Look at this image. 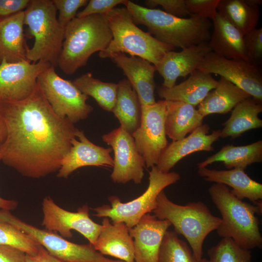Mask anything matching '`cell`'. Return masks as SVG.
<instances>
[{
	"mask_svg": "<svg viewBox=\"0 0 262 262\" xmlns=\"http://www.w3.org/2000/svg\"><path fill=\"white\" fill-rule=\"evenodd\" d=\"M241 168L215 170L206 167L198 168V175L206 181L228 185L239 198L253 202L262 199V184L252 180Z\"/></svg>",
	"mask_w": 262,
	"mask_h": 262,
	"instance_id": "603a6c76",
	"label": "cell"
},
{
	"mask_svg": "<svg viewBox=\"0 0 262 262\" xmlns=\"http://www.w3.org/2000/svg\"><path fill=\"white\" fill-rule=\"evenodd\" d=\"M210 130L208 124H202L184 138L168 143L155 165L157 169L167 173L188 155L201 151H213V144L220 138L221 130L213 131L209 134Z\"/></svg>",
	"mask_w": 262,
	"mask_h": 262,
	"instance_id": "e0dca14e",
	"label": "cell"
},
{
	"mask_svg": "<svg viewBox=\"0 0 262 262\" xmlns=\"http://www.w3.org/2000/svg\"><path fill=\"white\" fill-rule=\"evenodd\" d=\"M24 11L0 20V63L26 61Z\"/></svg>",
	"mask_w": 262,
	"mask_h": 262,
	"instance_id": "d4e9b609",
	"label": "cell"
},
{
	"mask_svg": "<svg viewBox=\"0 0 262 262\" xmlns=\"http://www.w3.org/2000/svg\"><path fill=\"white\" fill-rule=\"evenodd\" d=\"M0 115L7 131L0 162L32 178L58 171L77 128L53 112L38 82L28 98L0 101Z\"/></svg>",
	"mask_w": 262,
	"mask_h": 262,
	"instance_id": "6da1fadb",
	"label": "cell"
},
{
	"mask_svg": "<svg viewBox=\"0 0 262 262\" xmlns=\"http://www.w3.org/2000/svg\"><path fill=\"white\" fill-rule=\"evenodd\" d=\"M212 51L208 42L192 46L180 51L167 52L155 66L156 71L162 77V86L171 88L179 77H185L197 70L205 56Z\"/></svg>",
	"mask_w": 262,
	"mask_h": 262,
	"instance_id": "d6986e66",
	"label": "cell"
},
{
	"mask_svg": "<svg viewBox=\"0 0 262 262\" xmlns=\"http://www.w3.org/2000/svg\"><path fill=\"white\" fill-rule=\"evenodd\" d=\"M213 202L221 215L218 235L230 238L244 248L251 250L262 246L259 221L255 214H262V200L255 205L244 202L224 184L215 183L209 188Z\"/></svg>",
	"mask_w": 262,
	"mask_h": 262,
	"instance_id": "3957f363",
	"label": "cell"
},
{
	"mask_svg": "<svg viewBox=\"0 0 262 262\" xmlns=\"http://www.w3.org/2000/svg\"><path fill=\"white\" fill-rule=\"evenodd\" d=\"M105 17L113 38L107 47L99 52L101 58H109L115 53H128L155 66L167 52L174 49L139 28L125 7L114 8Z\"/></svg>",
	"mask_w": 262,
	"mask_h": 262,
	"instance_id": "8992f818",
	"label": "cell"
},
{
	"mask_svg": "<svg viewBox=\"0 0 262 262\" xmlns=\"http://www.w3.org/2000/svg\"><path fill=\"white\" fill-rule=\"evenodd\" d=\"M157 262H198L191 248L175 231L167 230L160 246Z\"/></svg>",
	"mask_w": 262,
	"mask_h": 262,
	"instance_id": "d6a6232c",
	"label": "cell"
},
{
	"mask_svg": "<svg viewBox=\"0 0 262 262\" xmlns=\"http://www.w3.org/2000/svg\"><path fill=\"white\" fill-rule=\"evenodd\" d=\"M129 228L123 222L113 224L104 217L95 249L103 255H109L125 262H134L133 238Z\"/></svg>",
	"mask_w": 262,
	"mask_h": 262,
	"instance_id": "44dd1931",
	"label": "cell"
},
{
	"mask_svg": "<svg viewBox=\"0 0 262 262\" xmlns=\"http://www.w3.org/2000/svg\"><path fill=\"white\" fill-rule=\"evenodd\" d=\"M220 0H185L188 10L191 15L213 20L217 13Z\"/></svg>",
	"mask_w": 262,
	"mask_h": 262,
	"instance_id": "74e56055",
	"label": "cell"
},
{
	"mask_svg": "<svg viewBox=\"0 0 262 262\" xmlns=\"http://www.w3.org/2000/svg\"><path fill=\"white\" fill-rule=\"evenodd\" d=\"M0 244L15 247L30 255L35 254L41 246L19 229L0 220Z\"/></svg>",
	"mask_w": 262,
	"mask_h": 262,
	"instance_id": "e575fe53",
	"label": "cell"
},
{
	"mask_svg": "<svg viewBox=\"0 0 262 262\" xmlns=\"http://www.w3.org/2000/svg\"><path fill=\"white\" fill-rule=\"evenodd\" d=\"M117 84L116 99L112 112L120 126L132 135L140 124L141 105L136 92L127 79H122Z\"/></svg>",
	"mask_w": 262,
	"mask_h": 262,
	"instance_id": "f546056e",
	"label": "cell"
},
{
	"mask_svg": "<svg viewBox=\"0 0 262 262\" xmlns=\"http://www.w3.org/2000/svg\"><path fill=\"white\" fill-rule=\"evenodd\" d=\"M84 94L92 97L103 110L113 112L116 99L118 84L103 82L88 72L72 81Z\"/></svg>",
	"mask_w": 262,
	"mask_h": 262,
	"instance_id": "1f68e13d",
	"label": "cell"
},
{
	"mask_svg": "<svg viewBox=\"0 0 262 262\" xmlns=\"http://www.w3.org/2000/svg\"><path fill=\"white\" fill-rule=\"evenodd\" d=\"M37 82L53 112L59 117L73 124L86 119L93 108L83 94L71 81L60 77L51 66L38 77Z\"/></svg>",
	"mask_w": 262,
	"mask_h": 262,
	"instance_id": "9c48e42d",
	"label": "cell"
},
{
	"mask_svg": "<svg viewBox=\"0 0 262 262\" xmlns=\"http://www.w3.org/2000/svg\"><path fill=\"white\" fill-rule=\"evenodd\" d=\"M212 20L213 30L208 42L211 51L227 59L248 62L244 34L218 12Z\"/></svg>",
	"mask_w": 262,
	"mask_h": 262,
	"instance_id": "cb8c5ba5",
	"label": "cell"
},
{
	"mask_svg": "<svg viewBox=\"0 0 262 262\" xmlns=\"http://www.w3.org/2000/svg\"><path fill=\"white\" fill-rule=\"evenodd\" d=\"M198 262H212L210 260H208L205 258H202L199 261H198Z\"/></svg>",
	"mask_w": 262,
	"mask_h": 262,
	"instance_id": "7dc6e473",
	"label": "cell"
},
{
	"mask_svg": "<svg viewBox=\"0 0 262 262\" xmlns=\"http://www.w3.org/2000/svg\"><path fill=\"white\" fill-rule=\"evenodd\" d=\"M56 10L59 11L58 22L63 27L76 17L78 10L85 6L88 0H53Z\"/></svg>",
	"mask_w": 262,
	"mask_h": 262,
	"instance_id": "8d00e7d4",
	"label": "cell"
},
{
	"mask_svg": "<svg viewBox=\"0 0 262 262\" xmlns=\"http://www.w3.org/2000/svg\"><path fill=\"white\" fill-rule=\"evenodd\" d=\"M217 12L244 35L256 28L259 7L248 5L244 0H220Z\"/></svg>",
	"mask_w": 262,
	"mask_h": 262,
	"instance_id": "4dcf8cb0",
	"label": "cell"
},
{
	"mask_svg": "<svg viewBox=\"0 0 262 262\" xmlns=\"http://www.w3.org/2000/svg\"><path fill=\"white\" fill-rule=\"evenodd\" d=\"M26 262H66L51 255L44 247L40 246L34 255L26 254Z\"/></svg>",
	"mask_w": 262,
	"mask_h": 262,
	"instance_id": "7bdbcfd3",
	"label": "cell"
},
{
	"mask_svg": "<svg viewBox=\"0 0 262 262\" xmlns=\"http://www.w3.org/2000/svg\"><path fill=\"white\" fill-rule=\"evenodd\" d=\"M57 11L50 0H31L24 10V25L34 38L32 48L26 52L29 62L43 61L58 66L65 28L58 22Z\"/></svg>",
	"mask_w": 262,
	"mask_h": 262,
	"instance_id": "52a82bcc",
	"label": "cell"
},
{
	"mask_svg": "<svg viewBox=\"0 0 262 262\" xmlns=\"http://www.w3.org/2000/svg\"><path fill=\"white\" fill-rule=\"evenodd\" d=\"M18 203L14 200H8L0 196V209L8 211L14 210L16 208Z\"/></svg>",
	"mask_w": 262,
	"mask_h": 262,
	"instance_id": "ee69618b",
	"label": "cell"
},
{
	"mask_svg": "<svg viewBox=\"0 0 262 262\" xmlns=\"http://www.w3.org/2000/svg\"><path fill=\"white\" fill-rule=\"evenodd\" d=\"M217 162L223 163L229 169L241 168L244 170L251 164L262 162V140L245 146L227 145L214 154L197 164V167H204Z\"/></svg>",
	"mask_w": 262,
	"mask_h": 262,
	"instance_id": "f1b7e54d",
	"label": "cell"
},
{
	"mask_svg": "<svg viewBox=\"0 0 262 262\" xmlns=\"http://www.w3.org/2000/svg\"><path fill=\"white\" fill-rule=\"evenodd\" d=\"M244 39L248 62L257 66L262 57V28H256L245 34Z\"/></svg>",
	"mask_w": 262,
	"mask_h": 262,
	"instance_id": "d590c367",
	"label": "cell"
},
{
	"mask_svg": "<svg viewBox=\"0 0 262 262\" xmlns=\"http://www.w3.org/2000/svg\"><path fill=\"white\" fill-rule=\"evenodd\" d=\"M75 137L71 140V148L62 160L57 175L58 178H67L74 171L84 166L113 167L111 147L104 148L94 144L83 131L78 129Z\"/></svg>",
	"mask_w": 262,
	"mask_h": 262,
	"instance_id": "2e32d148",
	"label": "cell"
},
{
	"mask_svg": "<svg viewBox=\"0 0 262 262\" xmlns=\"http://www.w3.org/2000/svg\"><path fill=\"white\" fill-rule=\"evenodd\" d=\"M112 38L105 15L76 17L65 28L58 66L66 74L75 73L93 53L104 50Z\"/></svg>",
	"mask_w": 262,
	"mask_h": 262,
	"instance_id": "277c9868",
	"label": "cell"
},
{
	"mask_svg": "<svg viewBox=\"0 0 262 262\" xmlns=\"http://www.w3.org/2000/svg\"><path fill=\"white\" fill-rule=\"evenodd\" d=\"M128 0H90L85 8L77 13L76 17H82L92 15H105L119 4H125Z\"/></svg>",
	"mask_w": 262,
	"mask_h": 262,
	"instance_id": "f35d334b",
	"label": "cell"
},
{
	"mask_svg": "<svg viewBox=\"0 0 262 262\" xmlns=\"http://www.w3.org/2000/svg\"><path fill=\"white\" fill-rule=\"evenodd\" d=\"M171 225L168 220L147 213L129 229L133 240L135 262H158L164 236Z\"/></svg>",
	"mask_w": 262,
	"mask_h": 262,
	"instance_id": "ffe728a7",
	"label": "cell"
},
{
	"mask_svg": "<svg viewBox=\"0 0 262 262\" xmlns=\"http://www.w3.org/2000/svg\"><path fill=\"white\" fill-rule=\"evenodd\" d=\"M110 58L124 72L128 81L136 92L141 106L156 103L154 91L156 84L154 65L143 58L123 53H115Z\"/></svg>",
	"mask_w": 262,
	"mask_h": 262,
	"instance_id": "ac0fdd59",
	"label": "cell"
},
{
	"mask_svg": "<svg viewBox=\"0 0 262 262\" xmlns=\"http://www.w3.org/2000/svg\"><path fill=\"white\" fill-rule=\"evenodd\" d=\"M0 220L19 229L29 235L51 255L66 262H122L109 259L89 244L80 245L67 241L53 231L28 224L12 214L9 211L0 210Z\"/></svg>",
	"mask_w": 262,
	"mask_h": 262,
	"instance_id": "30bf717a",
	"label": "cell"
},
{
	"mask_svg": "<svg viewBox=\"0 0 262 262\" xmlns=\"http://www.w3.org/2000/svg\"><path fill=\"white\" fill-rule=\"evenodd\" d=\"M212 262H251L250 250L243 248L230 238H222L208 250Z\"/></svg>",
	"mask_w": 262,
	"mask_h": 262,
	"instance_id": "836d02e7",
	"label": "cell"
},
{
	"mask_svg": "<svg viewBox=\"0 0 262 262\" xmlns=\"http://www.w3.org/2000/svg\"><path fill=\"white\" fill-rule=\"evenodd\" d=\"M0 262H26V254L15 247L0 244Z\"/></svg>",
	"mask_w": 262,
	"mask_h": 262,
	"instance_id": "b9f144b4",
	"label": "cell"
},
{
	"mask_svg": "<svg viewBox=\"0 0 262 262\" xmlns=\"http://www.w3.org/2000/svg\"><path fill=\"white\" fill-rule=\"evenodd\" d=\"M153 212L158 219L168 220L175 232L185 237L197 261L202 258L205 238L217 229L221 222L220 217L213 215L202 201L177 204L171 201L164 191L158 196Z\"/></svg>",
	"mask_w": 262,
	"mask_h": 262,
	"instance_id": "5b68a950",
	"label": "cell"
},
{
	"mask_svg": "<svg viewBox=\"0 0 262 262\" xmlns=\"http://www.w3.org/2000/svg\"><path fill=\"white\" fill-rule=\"evenodd\" d=\"M166 112V102L164 99L141 106L140 124L132 136L147 168L157 164L168 144L165 126Z\"/></svg>",
	"mask_w": 262,
	"mask_h": 262,
	"instance_id": "8fae6325",
	"label": "cell"
},
{
	"mask_svg": "<svg viewBox=\"0 0 262 262\" xmlns=\"http://www.w3.org/2000/svg\"><path fill=\"white\" fill-rule=\"evenodd\" d=\"M31 0H0V20L24 11Z\"/></svg>",
	"mask_w": 262,
	"mask_h": 262,
	"instance_id": "60d3db41",
	"label": "cell"
},
{
	"mask_svg": "<svg viewBox=\"0 0 262 262\" xmlns=\"http://www.w3.org/2000/svg\"><path fill=\"white\" fill-rule=\"evenodd\" d=\"M51 65L43 61L28 60L0 63V101L23 100L35 89L39 76Z\"/></svg>",
	"mask_w": 262,
	"mask_h": 262,
	"instance_id": "9a60e30c",
	"label": "cell"
},
{
	"mask_svg": "<svg viewBox=\"0 0 262 262\" xmlns=\"http://www.w3.org/2000/svg\"><path fill=\"white\" fill-rule=\"evenodd\" d=\"M147 8L153 9L161 6L165 12L179 17L191 16L186 6L185 0H147L145 1Z\"/></svg>",
	"mask_w": 262,
	"mask_h": 262,
	"instance_id": "ab89813d",
	"label": "cell"
},
{
	"mask_svg": "<svg viewBox=\"0 0 262 262\" xmlns=\"http://www.w3.org/2000/svg\"><path fill=\"white\" fill-rule=\"evenodd\" d=\"M7 131L4 121L0 115V147L5 140Z\"/></svg>",
	"mask_w": 262,
	"mask_h": 262,
	"instance_id": "f6af8a7d",
	"label": "cell"
},
{
	"mask_svg": "<svg viewBox=\"0 0 262 262\" xmlns=\"http://www.w3.org/2000/svg\"><path fill=\"white\" fill-rule=\"evenodd\" d=\"M43 218L42 225L46 229L59 232L63 238L73 236L71 230L82 235L93 246L99 234L101 225L94 222L89 216L87 205L79 208L77 212L66 211L59 207L49 196L42 202Z\"/></svg>",
	"mask_w": 262,
	"mask_h": 262,
	"instance_id": "5bb4252c",
	"label": "cell"
},
{
	"mask_svg": "<svg viewBox=\"0 0 262 262\" xmlns=\"http://www.w3.org/2000/svg\"><path fill=\"white\" fill-rule=\"evenodd\" d=\"M245 2L252 7H259L262 3V0H244Z\"/></svg>",
	"mask_w": 262,
	"mask_h": 262,
	"instance_id": "bcb514c9",
	"label": "cell"
},
{
	"mask_svg": "<svg viewBox=\"0 0 262 262\" xmlns=\"http://www.w3.org/2000/svg\"><path fill=\"white\" fill-rule=\"evenodd\" d=\"M197 69L220 75L262 103V75L257 66L244 60L227 59L211 51Z\"/></svg>",
	"mask_w": 262,
	"mask_h": 262,
	"instance_id": "4fadbf2b",
	"label": "cell"
},
{
	"mask_svg": "<svg viewBox=\"0 0 262 262\" xmlns=\"http://www.w3.org/2000/svg\"><path fill=\"white\" fill-rule=\"evenodd\" d=\"M166 102L165 131L172 141L184 138L203 124L204 117L195 107L182 101Z\"/></svg>",
	"mask_w": 262,
	"mask_h": 262,
	"instance_id": "484cf974",
	"label": "cell"
},
{
	"mask_svg": "<svg viewBox=\"0 0 262 262\" xmlns=\"http://www.w3.org/2000/svg\"><path fill=\"white\" fill-rule=\"evenodd\" d=\"M124 5L135 23L144 25L156 39L174 49H183L210 40L212 25L209 19L194 15L179 17L130 0Z\"/></svg>",
	"mask_w": 262,
	"mask_h": 262,
	"instance_id": "7a4b0ae2",
	"label": "cell"
},
{
	"mask_svg": "<svg viewBox=\"0 0 262 262\" xmlns=\"http://www.w3.org/2000/svg\"><path fill=\"white\" fill-rule=\"evenodd\" d=\"M151 168L148 187L141 196L126 203L122 202L116 196H110L108 200L111 206L103 205L93 209L95 213L94 215L109 218L113 224L123 222L131 229L144 215L153 212L156 207L159 194L164 188L178 181L180 175L175 172L163 173L155 165Z\"/></svg>",
	"mask_w": 262,
	"mask_h": 262,
	"instance_id": "ba28073f",
	"label": "cell"
},
{
	"mask_svg": "<svg viewBox=\"0 0 262 262\" xmlns=\"http://www.w3.org/2000/svg\"><path fill=\"white\" fill-rule=\"evenodd\" d=\"M251 97L231 82L220 77L216 86L198 105V111L204 118L212 114H226L240 102Z\"/></svg>",
	"mask_w": 262,
	"mask_h": 262,
	"instance_id": "4316f807",
	"label": "cell"
},
{
	"mask_svg": "<svg viewBox=\"0 0 262 262\" xmlns=\"http://www.w3.org/2000/svg\"><path fill=\"white\" fill-rule=\"evenodd\" d=\"M262 112V104L252 98L239 103L231 111L229 119L222 124L220 138L240 137L250 130L262 127V120L258 115Z\"/></svg>",
	"mask_w": 262,
	"mask_h": 262,
	"instance_id": "83f0119b",
	"label": "cell"
},
{
	"mask_svg": "<svg viewBox=\"0 0 262 262\" xmlns=\"http://www.w3.org/2000/svg\"><path fill=\"white\" fill-rule=\"evenodd\" d=\"M217 82L212 74L197 69L185 81L171 88L159 87L157 94L164 100L182 101L196 107L216 86Z\"/></svg>",
	"mask_w": 262,
	"mask_h": 262,
	"instance_id": "7402d4cb",
	"label": "cell"
},
{
	"mask_svg": "<svg viewBox=\"0 0 262 262\" xmlns=\"http://www.w3.org/2000/svg\"><path fill=\"white\" fill-rule=\"evenodd\" d=\"M102 139L114 151L112 180L117 183L125 184L131 180L136 184L141 183L145 162L136 147L132 135L120 126L103 134Z\"/></svg>",
	"mask_w": 262,
	"mask_h": 262,
	"instance_id": "7c38bea8",
	"label": "cell"
}]
</instances>
